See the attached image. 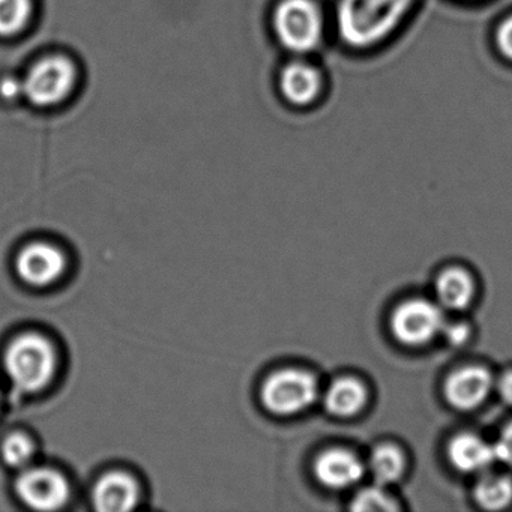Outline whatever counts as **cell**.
<instances>
[{"mask_svg":"<svg viewBox=\"0 0 512 512\" xmlns=\"http://www.w3.org/2000/svg\"><path fill=\"white\" fill-rule=\"evenodd\" d=\"M4 362L14 389L22 394H35L52 383L58 356L43 335L23 334L8 346Z\"/></svg>","mask_w":512,"mask_h":512,"instance_id":"cell-1","label":"cell"},{"mask_svg":"<svg viewBox=\"0 0 512 512\" xmlns=\"http://www.w3.org/2000/svg\"><path fill=\"white\" fill-rule=\"evenodd\" d=\"M274 28L287 50L305 55L322 44L325 16L314 0H283L275 10Z\"/></svg>","mask_w":512,"mask_h":512,"instance_id":"cell-2","label":"cell"},{"mask_svg":"<svg viewBox=\"0 0 512 512\" xmlns=\"http://www.w3.org/2000/svg\"><path fill=\"white\" fill-rule=\"evenodd\" d=\"M319 394L313 374L299 368H286L272 374L263 383L260 398L268 412L292 416L310 407Z\"/></svg>","mask_w":512,"mask_h":512,"instance_id":"cell-3","label":"cell"},{"mask_svg":"<svg viewBox=\"0 0 512 512\" xmlns=\"http://www.w3.org/2000/svg\"><path fill=\"white\" fill-rule=\"evenodd\" d=\"M442 307L425 301L410 299L398 305L392 314L391 328L394 337L406 346H424L445 328Z\"/></svg>","mask_w":512,"mask_h":512,"instance_id":"cell-4","label":"cell"},{"mask_svg":"<svg viewBox=\"0 0 512 512\" xmlns=\"http://www.w3.org/2000/svg\"><path fill=\"white\" fill-rule=\"evenodd\" d=\"M76 83V68L64 56H50L29 71L25 95L35 106L49 107L64 100Z\"/></svg>","mask_w":512,"mask_h":512,"instance_id":"cell-5","label":"cell"},{"mask_svg":"<svg viewBox=\"0 0 512 512\" xmlns=\"http://www.w3.org/2000/svg\"><path fill=\"white\" fill-rule=\"evenodd\" d=\"M16 491L23 503L37 511H56L70 499V484L58 470L29 467L19 476Z\"/></svg>","mask_w":512,"mask_h":512,"instance_id":"cell-6","label":"cell"},{"mask_svg":"<svg viewBox=\"0 0 512 512\" xmlns=\"http://www.w3.org/2000/svg\"><path fill=\"white\" fill-rule=\"evenodd\" d=\"M16 266L17 274L29 286L46 287L61 280L67 259L55 245L35 242L22 250Z\"/></svg>","mask_w":512,"mask_h":512,"instance_id":"cell-7","label":"cell"},{"mask_svg":"<svg viewBox=\"0 0 512 512\" xmlns=\"http://www.w3.org/2000/svg\"><path fill=\"white\" fill-rule=\"evenodd\" d=\"M493 379L482 367H464L454 371L445 383V395L452 406L472 410L484 403L490 394Z\"/></svg>","mask_w":512,"mask_h":512,"instance_id":"cell-8","label":"cell"},{"mask_svg":"<svg viewBox=\"0 0 512 512\" xmlns=\"http://www.w3.org/2000/svg\"><path fill=\"white\" fill-rule=\"evenodd\" d=\"M314 475L325 487L343 490L352 487L362 478L364 464L347 449H328L314 461Z\"/></svg>","mask_w":512,"mask_h":512,"instance_id":"cell-9","label":"cell"},{"mask_svg":"<svg viewBox=\"0 0 512 512\" xmlns=\"http://www.w3.org/2000/svg\"><path fill=\"white\" fill-rule=\"evenodd\" d=\"M281 92L295 106H310L323 91V76L319 68L304 61H293L284 68L280 80Z\"/></svg>","mask_w":512,"mask_h":512,"instance_id":"cell-10","label":"cell"},{"mask_svg":"<svg viewBox=\"0 0 512 512\" xmlns=\"http://www.w3.org/2000/svg\"><path fill=\"white\" fill-rule=\"evenodd\" d=\"M139 497V484L133 476L124 472L107 473L94 488V503L98 511H131L139 503Z\"/></svg>","mask_w":512,"mask_h":512,"instance_id":"cell-11","label":"cell"},{"mask_svg":"<svg viewBox=\"0 0 512 512\" xmlns=\"http://www.w3.org/2000/svg\"><path fill=\"white\" fill-rule=\"evenodd\" d=\"M448 457L452 466L461 472H484L496 460L494 446L472 433H461L451 440Z\"/></svg>","mask_w":512,"mask_h":512,"instance_id":"cell-12","label":"cell"},{"mask_svg":"<svg viewBox=\"0 0 512 512\" xmlns=\"http://www.w3.org/2000/svg\"><path fill=\"white\" fill-rule=\"evenodd\" d=\"M367 398L364 383L353 377H343L329 386L325 394V407L331 415L350 418L364 409Z\"/></svg>","mask_w":512,"mask_h":512,"instance_id":"cell-13","label":"cell"},{"mask_svg":"<svg viewBox=\"0 0 512 512\" xmlns=\"http://www.w3.org/2000/svg\"><path fill=\"white\" fill-rule=\"evenodd\" d=\"M436 293L442 307L448 310H463L475 296V283L463 269H446L437 278Z\"/></svg>","mask_w":512,"mask_h":512,"instance_id":"cell-14","label":"cell"},{"mask_svg":"<svg viewBox=\"0 0 512 512\" xmlns=\"http://www.w3.org/2000/svg\"><path fill=\"white\" fill-rule=\"evenodd\" d=\"M406 460L403 452L392 445H380L370 458V470L380 485L392 484L403 476Z\"/></svg>","mask_w":512,"mask_h":512,"instance_id":"cell-15","label":"cell"},{"mask_svg":"<svg viewBox=\"0 0 512 512\" xmlns=\"http://www.w3.org/2000/svg\"><path fill=\"white\" fill-rule=\"evenodd\" d=\"M475 499L484 509L499 511L512 502V481L508 476L485 475L475 487Z\"/></svg>","mask_w":512,"mask_h":512,"instance_id":"cell-16","label":"cell"},{"mask_svg":"<svg viewBox=\"0 0 512 512\" xmlns=\"http://www.w3.org/2000/svg\"><path fill=\"white\" fill-rule=\"evenodd\" d=\"M32 0H0V35H14L31 19Z\"/></svg>","mask_w":512,"mask_h":512,"instance_id":"cell-17","label":"cell"},{"mask_svg":"<svg viewBox=\"0 0 512 512\" xmlns=\"http://www.w3.org/2000/svg\"><path fill=\"white\" fill-rule=\"evenodd\" d=\"M34 455V442L25 434H13L2 445V457L5 463L16 469H26Z\"/></svg>","mask_w":512,"mask_h":512,"instance_id":"cell-18","label":"cell"},{"mask_svg":"<svg viewBox=\"0 0 512 512\" xmlns=\"http://www.w3.org/2000/svg\"><path fill=\"white\" fill-rule=\"evenodd\" d=\"M353 511H394V500L380 487L364 488L352 502Z\"/></svg>","mask_w":512,"mask_h":512,"instance_id":"cell-19","label":"cell"},{"mask_svg":"<svg viewBox=\"0 0 512 512\" xmlns=\"http://www.w3.org/2000/svg\"><path fill=\"white\" fill-rule=\"evenodd\" d=\"M494 43H496L497 52L502 55V58L512 62V14L497 25L496 32H494Z\"/></svg>","mask_w":512,"mask_h":512,"instance_id":"cell-20","label":"cell"},{"mask_svg":"<svg viewBox=\"0 0 512 512\" xmlns=\"http://www.w3.org/2000/svg\"><path fill=\"white\" fill-rule=\"evenodd\" d=\"M494 454L496 460L502 461L512 469V424H509L500 434L497 442L494 443Z\"/></svg>","mask_w":512,"mask_h":512,"instance_id":"cell-21","label":"cell"},{"mask_svg":"<svg viewBox=\"0 0 512 512\" xmlns=\"http://www.w3.org/2000/svg\"><path fill=\"white\" fill-rule=\"evenodd\" d=\"M0 94L7 100H16L20 95H25V85L14 77H8L0 83Z\"/></svg>","mask_w":512,"mask_h":512,"instance_id":"cell-22","label":"cell"},{"mask_svg":"<svg viewBox=\"0 0 512 512\" xmlns=\"http://www.w3.org/2000/svg\"><path fill=\"white\" fill-rule=\"evenodd\" d=\"M442 332H445L449 343L454 344V346L463 344L464 341L467 340V337H469V328H467L466 325H461V323H457V325L452 326L445 325Z\"/></svg>","mask_w":512,"mask_h":512,"instance_id":"cell-23","label":"cell"},{"mask_svg":"<svg viewBox=\"0 0 512 512\" xmlns=\"http://www.w3.org/2000/svg\"><path fill=\"white\" fill-rule=\"evenodd\" d=\"M499 394L508 404H512V371L503 374L499 380Z\"/></svg>","mask_w":512,"mask_h":512,"instance_id":"cell-24","label":"cell"}]
</instances>
